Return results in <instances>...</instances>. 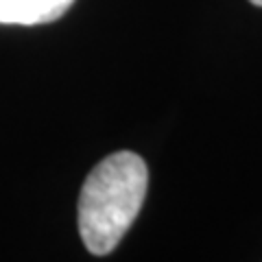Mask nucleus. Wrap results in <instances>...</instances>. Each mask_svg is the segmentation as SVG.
Returning a JSON list of instances; mask_svg holds the SVG:
<instances>
[{
    "label": "nucleus",
    "mask_w": 262,
    "mask_h": 262,
    "mask_svg": "<svg viewBox=\"0 0 262 262\" xmlns=\"http://www.w3.org/2000/svg\"><path fill=\"white\" fill-rule=\"evenodd\" d=\"M149 168L138 153L118 151L98 162L79 194V234L94 256L118 247L140 212Z\"/></svg>",
    "instance_id": "f257e3e1"
},
{
    "label": "nucleus",
    "mask_w": 262,
    "mask_h": 262,
    "mask_svg": "<svg viewBox=\"0 0 262 262\" xmlns=\"http://www.w3.org/2000/svg\"><path fill=\"white\" fill-rule=\"evenodd\" d=\"M251 5H256V7H262V0H249Z\"/></svg>",
    "instance_id": "7ed1b4c3"
},
{
    "label": "nucleus",
    "mask_w": 262,
    "mask_h": 262,
    "mask_svg": "<svg viewBox=\"0 0 262 262\" xmlns=\"http://www.w3.org/2000/svg\"><path fill=\"white\" fill-rule=\"evenodd\" d=\"M75 0H0V24L35 27L59 20Z\"/></svg>",
    "instance_id": "f03ea898"
}]
</instances>
